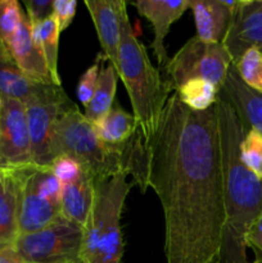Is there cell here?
<instances>
[{
    "instance_id": "obj_3",
    "label": "cell",
    "mask_w": 262,
    "mask_h": 263,
    "mask_svg": "<svg viewBox=\"0 0 262 263\" xmlns=\"http://www.w3.org/2000/svg\"><path fill=\"white\" fill-rule=\"evenodd\" d=\"M117 73L127 90L141 140L146 144L158 130L162 112L174 89L152 64L145 46L136 39L126 5L121 17Z\"/></svg>"
},
{
    "instance_id": "obj_5",
    "label": "cell",
    "mask_w": 262,
    "mask_h": 263,
    "mask_svg": "<svg viewBox=\"0 0 262 263\" xmlns=\"http://www.w3.org/2000/svg\"><path fill=\"white\" fill-rule=\"evenodd\" d=\"M127 172L95 182V198L84 228L82 263H121L123 240L121 215L133 187Z\"/></svg>"
},
{
    "instance_id": "obj_33",
    "label": "cell",
    "mask_w": 262,
    "mask_h": 263,
    "mask_svg": "<svg viewBox=\"0 0 262 263\" xmlns=\"http://www.w3.org/2000/svg\"><path fill=\"white\" fill-rule=\"evenodd\" d=\"M5 174H7V170H3V168H0V184H2V181H3V180H4V176H5Z\"/></svg>"
},
{
    "instance_id": "obj_34",
    "label": "cell",
    "mask_w": 262,
    "mask_h": 263,
    "mask_svg": "<svg viewBox=\"0 0 262 263\" xmlns=\"http://www.w3.org/2000/svg\"><path fill=\"white\" fill-rule=\"evenodd\" d=\"M3 46H4V45H3V44H2V41H0V49H2Z\"/></svg>"
},
{
    "instance_id": "obj_25",
    "label": "cell",
    "mask_w": 262,
    "mask_h": 263,
    "mask_svg": "<svg viewBox=\"0 0 262 263\" xmlns=\"http://www.w3.org/2000/svg\"><path fill=\"white\" fill-rule=\"evenodd\" d=\"M240 159L252 174L262 180V135L257 131H246L240 143Z\"/></svg>"
},
{
    "instance_id": "obj_31",
    "label": "cell",
    "mask_w": 262,
    "mask_h": 263,
    "mask_svg": "<svg viewBox=\"0 0 262 263\" xmlns=\"http://www.w3.org/2000/svg\"><path fill=\"white\" fill-rule=\"evenodd\" d=\"M247 247H251L256 253L257 262H262V212L254 220L247 234Z\"/></svg>"
},
{
    "instance_id": "obj_30",
    "label": "cell",
    "mask_w": 262,
    "mask_h": 263,
    "mask_svg": "<svg viewBox=\"0 0 262 263\" xmlns=\"http://www.w3.org/2000/svg\"><path fill=\"white\" fill-rule=\"evenodd\" d=\"M53 3L54 0H25L23 5L31 25L40 23L50 17L53 14Z\"/></svg>"
},
{
    "instance_id": "obj_9",
    "label": "cell",
    "mask_w": 262,
    "mask_h": 263,
    "mask_svg": "<svg viewBox=\"0 0 262 263\" xmlns=\"http://www.w3.org/2000/svg\"><path fill=\"white\" fill-rule=\"evenodd\" d=\"M2 98L20 100L25 105L69 100L62 86L40 84L28 79L18 68L5 46L0 49V99Z\"/></svg>"
},
{
    "instance_id": "obj_1",
    "label": "cell",
    "mask_w": 262,
    "mask_h": 263,
    "mask_svg": "<svg viewBox=\"0 0 262 263\" xmlns=\"http://www.w3.org/2000/svg\"><path fill=\"white\" fill-rule=\"evenodd\" d=\"M133 177L161 202L167 263H221L225 204L216 103L197 112L172 92Z\"/></svg>"
},
{
    "instance_id": "obj_14",
    "label": "cell",
    "mask_w": 262,
    "mask_h": 263,
    "mask_svg": "<svg viewBox=\"0 0 262 263\" xmlns=\"http://www.w3.org/2000/svg\"><path fill=\"white\" fill-rule=\"evenodd\" d=\"M87 10L94 22L98 39L108 62L118 69V49L121 40V17L125 2L118 0H86Z\"/></svg>"
},
{
    "instance_id": "obj_2",
    "label": "cell",
    "mask_w": 262,
    "mask_h": 263,
    "mask_svg": "<svg viewBox=\"0 0 262 263\" xmlns=\"http://www.w3.org/2000/svg\"><path fill=\"white\" fill-rule=\"evenodd\" d=\"M222 161L223 229L221 263H248L247 234L262 212V180L240 159V143L246 128L234 108L218 97L216 102Z\"/></svg>"
},
{
    "instance_id": "obj_28",
    "label": "cell",
    "mask_w": 262,
    "mask_h": 263,
    "mask_svg": "<svg viewBox=\"0 0 262 263\" xmlns=\"http://www.w3.org/2000/svg\"><path fill=\"white\" fill-rule=\"evenodd\" d=\"M49 168L55 175L62 185L73 182L82 172V167L74 159L67 156H61L54 159Z\"/></svg>"
},
{
    "instance_id": "obj_13",
    "label": "cell",
    "mask_w": 262,
    "mask_h": 263,
    "mask_svg": "<svg viewBox=\"0 0 262 263\" xmlns=\"http://www.w3.org/2000/svg\"><path fill=\"white\" fill-rule=\"evenodd\" d=\"M139 14L144 15L151 22L154 30L152 49L158 62L159 68L169 64L170 58L164 48V39L172 23L176 22L190 8V0H138L133 3Z\"/></svg>"
},
{
    "instance_id": "obj_18",
    "label": "cell",
    "mask_w": 262,
    "mask_h": 263,
    "mask_svg": "<svg viewBox=\"0 0 262 263\" xmlns=\"http://www.w3.org/2000/svg\"><path fill=\"white\" fill-rule=\"evenodd\" d=\"M95 198V180L82 170L73 182L63 185L61 195V215L71 222L85 228Z\"/></svg>"
},
{
    "instance_id": "obj_29",
    "label": "cell",
    "mask_w": 262,
    "mask_h": 263,
    "mask_svg": "<svg viewBox=\"0 0 262 263\" xmlns=\"http://www.w3.org/2000/svg\"><path fill=\"white\" fill-rule=\"evenodd\" d=\"M76 0H54L53 3V18L57 23L59 32H63L73 21L76 14Z\"/></svg>"
},
{
    "instance_id": "obj_11",
    "label": "cell",
    "mask_w": 262,
    "mask_h": 263,
    "mask_svg": "<svg viewBox=\"0 0 262 263\" xmlns=\"http://www.w3.org/2000/svg\"><path fill=\"white\" fill-rule=\"evenodd\" d=\"M221 43L233 62L249 48L262 51V0H240Z\"/></svg>"
},
{
    "instance_id": "obj_35",
    "label": "cell",
    "mask_w": 262,
    "mask_h": 263,
    "mask_svg": "<svg viewBox=\"0 0 262 263\" xmlns=\"http://www.w3.org/2000/svg\"><path fill=\"white\" fill-rule=\"evenodd\" d=\"M254 263H262V262H257V261H256V262H254Z\"/></svg>"
},
{
    "instance_id": "obj_6",
    "label": "cell",
    "mask_w": 262,
    "mask_h": 263,
    "mask_svg": "<svg viewBox=\"0 0 262 263\" xmlns=\"http://www.w3.org/2000/svg\"><path fill=\"white\" fill-rule=\"evenodd\" d=\"M231 64L233 59L222 43H205L194 36L170 59L163 71L174 91L192 80H203L221 90Z\"/></svg>"
},
{
    "instance_id": "obj_19",
    "label": "cell",
    "mask_w": 262,
    "mask_h": 263,
    "mask_svg": "<svg viewBox=\"0 0 262 263\" xmlns=\"http://www.w3.org/2000/svg\"><path fill=\"white\" fill-rule=\"evenodd\" d=\"M22 170H7L0 184V249L13 247L18 238V197Z\"/></svg>"
},
{
    "instance_id": "obj_27",
    "label": "cell",
    "mask_w": 262,
    "mask_h": 263,
    "mask_svg": "<svg viewBox=\"0 0 262 263\" xmlns=\"http://www.w3.org/2000/svg\"><path fill=\"white\" fill-rule=\"evenodd\" d=\"M103 58H104V55H100V54L97 57L95 63L84 72V74L80 79L79 85H77V98L84 107H87V104L91 102L92 95L97 89L98 76H99Z\"/></svg>"
},
{
    "instance_id": "obj_15",
    "label": "cell",
    "mask_w": 262,
    "mask_h": 263,
    "mask_svg": "<svg viewBox=\"0 0 262 263\" xmlns=\"http://www.w3.org/2000/svg\"><path fill=\"white\" fill-rule=\"evenodd\" d=\"M218 97L234 108L246 131L254 130L262 135V94L241 81L233 64L229 68Z\"/></svg>"
},
{
    "instance_id": "obj_16",
    "label": "cell",
    "mask_w": 262,
    "mask_h": 263,
    "mask_svg": "<svg viewBox=\"0 0 262 263\" xmlns=\"http://www.w3.org/2000/svg\"><path fill=\"white\" fill-rule=\"evenodd\" d=\"M7 50L9 51L10 57L15 62L18 68L28 79L40 82V84L55 85L53 79H51V74L49 72L48 66H46L43 53L36 46V44L33 43L31 23L26 13L23 14L17 32L14 33L9 45L7 46Z\"/></svg>"
},
{
    "instance_id": "obj_20",
    "label": "cell",
    "mask_w": 262,
    "mask_h": 263,
    "mask_svg": "<svg viewBox=\"0 0 262 263\" xmlns=\"http://www.w3.org/2000/svg\"><path fill=\"white\" fill-rule=\"evenodd\" d=\"M105 57L103 58V61ZM117 77L118 73L115 67L110 63L104 66V62H102L99 76H98L97 89L92 95L91 102L87 104V107H85L84 113L85 118L91 125H97L98 122H100L113 107L116 89H117Z\"/></svg>"
},
{
    "instance_id": "obj_22",
    "label": "cell",
    "mask_w": 262,
    "mask_h": 263,
    "mask_svg": "<svg viewBox=\"0 0 262 263\" xmlns=\"http://www.w3.org/2000/svg\"><path fill=\"white\" fill-rule=\"evenodd\" d=\"M31 31H32L33 43L43 53L54 84L62 86V79L58 72V48L61 32L57 27L53 15L46 18L43 22L31 25Z\"/></svg>"
},
{
    "instance_id": "obj_26",
    "label": "cell",
    "mask_w": 262,
    "mask_h": 263,
    "mask_svg": "<svg viewBox=\"0 0 262 263\" xmlns=\"http://www.w3.org/2000/svg\"><path fill=\"white\" fill-rule=\"evenodd\" d=\"M23 14L17 0H0V41L5 48L17 32Z\"/></svg>"
},
{
    "instance_id": "obj_24",
    "label": "cell",
    "mask_w": 262,
    "mask_h": 263,
    "mask_svg": "<svg viewBox=\"0 0 262 263\" xmlns=\"http://www.w3.org/2000/svg\"><path fill=\"white\" fill-rule=\"evenodd\" d=\"M241 81L252 90L262 94V51L249 48L233 62Z\"/></svg>"
},
{
    "instance_id": "obj_10",
    "label": "cell",
    "mask_w": 262,
    "mask_h": 263,
    "mask_svg": "<svg viewBox=\"0 0 262 263\" xmlns=\"http://www.w3.org/2000/svg\"><path fill=\"white\" fill-rule=\"evenodd\" d=\"M73 103H32L26 105L31 139L32 163L39 168H49L53 163V127L59 116Z\"/></svg>"
},
{
    "instance_id": "obj_23",
    "label": "cell",
    "mask_w": 262,
    "mask_h": 263,
    "mask_svg": "<svg viewBox=\"0 0 262 263\" xmlns=\"http://www.w3.org/2000/svg\"><path fill=\"white\" fill-rule=\"evenodd\" d=\"M176 92L180 102L197 112H203L215 105L220 90L203 80H192L177 87Z\"/></svg>"
},
{
    "instance_id": "obj_21",
    "label": "cell",
    "mask_w": 262,
    "mask_h": 263,
    "mask_svg": "<svg viewBox=\"0 0 262 263\" xmlns=\"http://www.w3.org/2000/svg\"><path fill=\"white\" fill-rule=\"evenodd\" d=\"M92 126L100 140L109 145H123L139 131L134 115L127 113L120 105H113L107 116Z\"/></svg>"
},
{
    "instance_id": "obj_4",
    "label": "cell",
    "mask_w": 262,
    "mask_h": 263,
    "mask_svg": "<svg viewBox=\"0 0 262 263\" xmlns=\"http://www.w3.org/2000/svg\"><path fill=\"white\" fill-rule=\"evenodd\" d=\"M135 136L123 145L105 144L76 104H72L54 123L53 157L55 159L67 156L74 159L97 182L121 172L128 174Z\"/></svg>"
},
{
    "instance_id": "obj_7",
    "label": "cell",
    "mask_w": 262,
    "mask_h": 263,
    "mask_svg": "<svg viewBox=\"0 0 262 263\" xmlns=\"http://www.w3.org/2000/svg\"><path fill=\"white\" fill-rule=\"evenodd\" d=\"M84 228L61 215L38 233L18 235L13 248L26 263H82Z\"/></svg>"
},
{
    "instance_id": "obj_8",
    "label": "cell",
    "mask_w": 262,
    "mask_h": 263,
    "mask_svg": "<svg viewBox=\"0 0 262 263\" xmlns=\"http://www.w3.org/2000/svg\"><path fill=\"white\" fill-rule=\"evenodd\" d=\"M35 167L31 156L26 105L9 98L0 99V168Z\"/></svg>"
},
{
    "instance_id": "obj_12",
    "label": "cell",
    "mask_w": 262,
    "mask_h": 263,
    "mask_svg": "<svg viewBox=\"0 0 262 263\" xmlns=\"http://www.w3.org/2000/svg\"><path fill=\"white\" fill-rule=\"evenodd\" d=\"M31 168L22 170L18 197V235L38 233L61 217V205L44 198L33 186Z\"/></svg>"
},
{
    "instance_id": "obj_32",
    "label": "cell",
    "mask_w": 262,
    "mask_h": 263,
    "mask_svg": "<svg viewBox=\"0 0 262 263\" xmlns=\"http://www.w3.org/2000/svg\"><path fill=\"white\" fill-rule=\"evenodd\" d=\"M0 263H26L13 247L0 249Z\"/></svg>"
},
{
    "instance_id": "obj_17",
    "label": "cell",
    "mask_w": 262,
    "mask_h": 263,
    "mask_svg": "<svg viewBox=\"0 0 262 263\" xmlns=\"http://www.w3.org/2000/svg\"><path fill=\"white\" fill-rule=\"evenodd\" d=\"M240 0H194L190 8L194 13L197 36L205 43H221L230 26Z\"/></svg>"
}]
</instances>
